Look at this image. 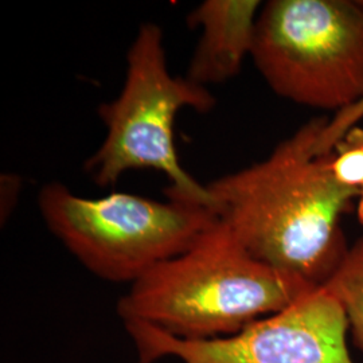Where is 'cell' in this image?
Segmentation results:
<instances>
[{
  "mask_svg": "<svg viewBox=\"0 0 363 363\" xmlns=\"http://www.w3.org/2000/svg\"><path fill=\"white\" fill-rule=\"evenodd\" d=\"M328 117H313L264 160L208 186L216 213L247 252L273 269L323 286L349 245L342 220L359 190L334 178L318 143Z\"/></svg>",
  "mask_w": 363,
  "mask_h": 363,
  "instance_id": "cell-1",
  "label": "cell"
},
{
  "mask_svg": "<svg viewBox=\"0 0 363 363\" xmlns=\"http://www.w3.org/2000/svg\"><path fill=\"white\" fill-rule=\"evenodd\" d=\"M319 288V286H318ZM315 289L255 259L218 220L181 255L130 284L117 312L184 340L232 337Z\"/></svg>",
  "mask_w": 363,
  "mask_h": 363,
  "instance_id": "cell-2",
  "label": "cell"
},
{
  "mask_svg": "<svg viewBox=\"0 0 363 363\" xmlns=\"http://www.w3.org/2000/svg\"><path fill=\"white\" fill-rule=\"evenodd\" d=\"M217 104L208 88L169 72L162 27L143 23L127 52L124 84L115 99L99 105L106 130L103 143L84 169L97 186H115L128 171L164 174L171 201L216 211L208 186L194 179L179 162L175 121L183 109L208 113Z\"/></svg>",
  "mask_w": 363,
  "mask_h": 363,
  "instance_id": "cell-3",
  "label": "cell"
},
{
  "mask_svg": "<svg viewBox=\"0 0 363 363\" xmlns=\"http://www.w3.org/2000/svg\"><path fill=\"white\" fill-rule=\"evenodd\" d=\"M37 203L57 240L89 272L112 283H135L218 220L203 206L127 193L86 198L60 182L45 184Z\"/></svg>",
  "mask_w": 363,
  "mask_h": 363,
  "instance_id": "cell-4",
  "label": "cell"
},
{
  "mask_svg": "<svg viewBox=\"0 0 363 363\" xmlns=\"http://www.w3.org/2000/svg\"><path fill=\"white\" fill-rule=\"evenodd\" d=\"M250 60L277 96L340 113L363 100V0H269Z\"/></svg>",
  "mask_w": 363,
  "mask_h": 363,
  "instance_id": "cell-5",
  "label": "cell"
},
{
  "mask_svg": "<svg viewBox=\"0 0 363 363\" xmlns=\"http://www.w3.org/2000/svg\"><path fill=\"white\" fill-rule=\"evenodd\" d=\"M124 325L140 363L167 357L182 363H354L346 313L323 286L232 337L184 340L140 322Z\"/></svg>",
  "mask_w": 363,
  "mask_h": 363,
  "instance_id": "cell-6",
  "label": "cell"
},
{
  "mask_svg": "<svg viewBox=\"0 0 363 363\" xmlns=\"http://www.w3.org/2000/svg\"><path fill=\"white\" fill-rule=\"evenodd\" d=\"M259 0H205L187 15L201 28L186 77L208 88L235 77L252 57Z\"/></svg>",
  "mask_w": 363,
  "mask_h": 363,
  "instance_id": "cell-7",
  "label": "cell"
},
{
  "mask_svg": "<svg viewBox=\"0 0 363 363\" xmlns=\"http://www.w3.org/2000/svg\"><path fill=\"white\" fill-rule=\"evenodd\" d=\"M323 288L343 307L352 339L363 351V237L349 247Z\"/></svg>",
  "mask_w": 363,
  "mask_h": 363,
  "instance_id": "cell-8",
  "label": "cell"
},
{
  "mask_svg": "<svg viewBox=\"0 0 363 363\" xmlns=\"http://www.w3.org/2000/svg\"><path fill=\"white\" fill-rule=\"evenodd\" d=\"M330 169L337 183L359 190L363 184V128L352 127L331 152Z\"/></svg>",
  "mask_w": 363,
  "mask_h": 363,
  "instance_id": "cell-9",
  "label": "cell"
},
{
  "mask_svg": "<svg viewBox=\"0 0 363 363\" xmlns=\"http://www.w3.org/2000/svg\"><path fill=\"white\" fill-rule=\"evenodd\" d=\"M363 118V100L349 109L328 117L325 130L322 132L319 148L323 152H331L337 142L347 130L355 127Z\"/></svg>",
  "mask_w": 363,
  "mask_h": 363,
  "instance_id": "cell-10",
  "label": "cell"
},
{
  "mask_svg": "<svg viewBox=\"0 0 363 363\" xmlns=\"http://www.w3.org/2000/svg\"><path fill=\"white\" fill-rule=\"evenodd\" d=\"M357 217H358L359 223L363 225V184L362 187L359 189V195L357 199Z\"/></svg>",
  "mask_w": 363,
  "mask_h": 363,
  "instance_id": "cell-11",
  "label": "cell"
}]
</instances>
